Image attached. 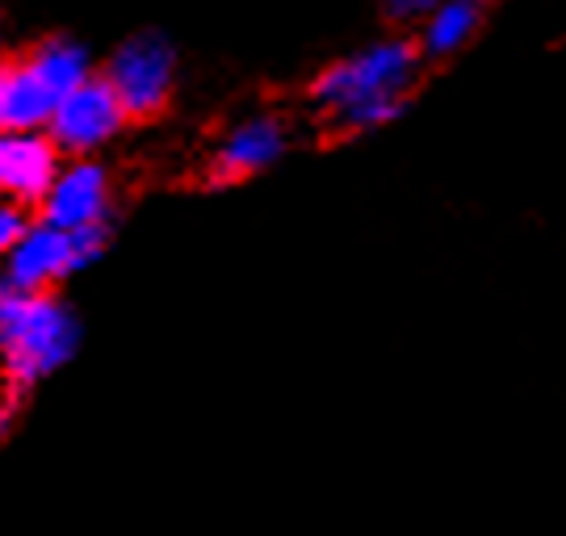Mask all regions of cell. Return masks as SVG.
Returning <instances> with one entry per match:
<instances>
[{
	"label": "cell",
	"instance_id": "6da1fadb",
	"mask_svg": "<svg viewBox=\"0 0 566 536\" xmlns=\"http://www.w3.org/2000/svg\"><path fill=\"white\" fill-rule=\"evenodd\" d=\"M424 55L411 34H390L327 63L311 80V109L332 135L357 139L399 122L411 105V93L424 76Z\"/></svg>",
	"mask_w": 566,
	"mask_h": 536
},
{
	"label": "cell",
	"instance_id": "7a4b0ae2",
	"mask_svg": "<svg viewBox=\"0 0 566 536\" xmlns=\"http://www.w3.org/2000/svg\"><path fill=\"white\" fill-rule=\"evenodd\" d=\"M76 353V318L51 294L0 285V360L18 390L51 378Z\"/></svg>",
	"mask_w": 566,
	"mask_h": 536
},
{
	"label": "cell",
	"instance_id": "3957f363",
	"mask_svg": "<svg viewBox=\"0 0 566 536\" xmlns=\"http://www.w3.org/2000/svg\"><path fill=\"white\" fill-rule=\"evenodd\" d=\"M105 84L114 88L122 114L147 122L164 114L177 88V51L164 34H135L105 63Z\"/></svg>",
	"mask_w": 566,
	"mask_h": 536
},
{
	"label": "cell",
	"instance_id": "277c9868",
	"mask_svg": "<svg viewBox=\"0 0 566 536\" xmlns=\"http://www.w3.org/2000/svg\"><path fill=\"white\" fill-rule=\"evenodd\" d=\"M105 248V231H81L67 235L60 227H25L13 252L4 256L0 269V285L9 290H25V294H46L55 281L72 277L88 260H97Z\"/></svg>",
	"mask_w": 566,
	"mask_h": 536
},
{
	"label": "cell",
	"instance_id": "5b68a950",
	"mask_svg": "<svg viewBox=\"0 0 566 536\" xmlns=\"http://www.w3.org/2000/svg\"><path fill=\"white\" fill-rule=\"evenodd\" d=\"M290 143H294V130H290V122L282 114H248L210 151L206 185L210 189H231V185L261 177V172L282 164Z\"/></svg>",
	"mask_w": 566,
	"mask_h": 536
},
{
	"label": "cell",
	"instance_id": "8992f818",
	"mask_svg": "<svg viewBox=\"0 0 566 536\" xmlns=\"http://www.w3.org/2000/svg\"><path fill=\"white\" fill-rule=\"evenodd\" d=\"M126 122L130 118L122 114L118 97L105 84V76H88L55 105V114L46 122V139L67 156L84 159L88 151H102Z\"/></svg>",
	"mask_w": 566,
	"mask_h": 536
},
{
	"label": "cell",
	"instance_id": "52a82bcc",
	"mask_svg": "<svg viewBox=\"0 0 566 536\" xmlns=\"http://www.w3.org/2000/svg\"><path fill=\"white\" fill-rule=\"evenodd\" d=\"M42 222L60 227L67 235L81 231H105L109 222V206H114V189H109V172L93 159H72L60 164V172L51 180V189L42 193Z\"/></svg>",
	"mask_w": 566,
	"mask_h": 536
},
{
	"label": "cell",
	"instance_id": "ba28073f",
	"mask_svg": "<svg viewBox=\"0 0 566 536\" xmlns=\"http://www.w3.org/2000/svg\"><path fill=\"white\" fill-rule=\"evenodd\" d=\"M60 172V147L46 130H4L0 126V198L13 206H39Z\"/></svg>",
	"mask_w": 566,
	"mask_h": 536
},
{
	"label": "cell",
	"instance_id": "9c48e42d",
	"mask_svg": "<svg viewBox=\"0 0 566 536\" xmlns=\"http://www.w3.org/2000/svg\"><path fill=\"white\" fill-rule=\"evenodd\" d=\"M486 13H491V0H441L411 34L424 63H446L462 55L465 46L483 34Z\"/></svg>",
	"mask_w": 566,
	"mask_h": 536
},
{
	"label": "cell",
	"instance_id": "30bf717a",
	"mask_svg": "<svg viewBox=\"0 0 566 536\" xmlns=\"http://www.w3.org/2000/svg\"><path fill=\"white\" fill-rule=\"evenodd\" d=\"M60 97L42 84L25 60L0 67V126L4 130H46Z\"/></svg>",
	"mask_w": 566,
	"mask_h": 536
},
{
	"label": "cell",
	"instance_id": "8fae6325",
	"mask_svg": "<svg viewBox=\"0 0 566 536\" xmlns=\"http://www.w3.org/2000/svg\"><path fill=\"white\" fill-rule=\"evenodd\" d=\"M441 0H378V9H382V18L390 21V25H399V30H416L420 21L437 9Z\"/></svg>",
	"mask_w": 566,
	"mask_h": 536
},
{
	"label": "cell",
	"instance_id": "7c38bea8",
	"mask_svg": "<svg viewBox=\"0 0 566 536\" xmlns=\"http://www.w3.org/2000/svg\"><path fill=\"white\" fill-rule=\"evenodd\" d=\"M25 227H30V222L21 219L18 206H0V269H4V256L13 252V243L21 239Z\"/></svg>",
	"mask_w": 566,
	"mask_h": 536
},
{
	"label": "cell",
	"instance_id": "4fadbf2b",
	"mask_svg": "<svg viewBox=\"0 0 566 536\" xmlns=\"http://www.w3.org/2000/svg\"><path fill=\"white\" fill-rule=\"evenodd\" d=\"M0 437H4V416H0Z\"/></svg>",
	"mask_w": 566,
	"mask_h": 536
}]
</instances>
